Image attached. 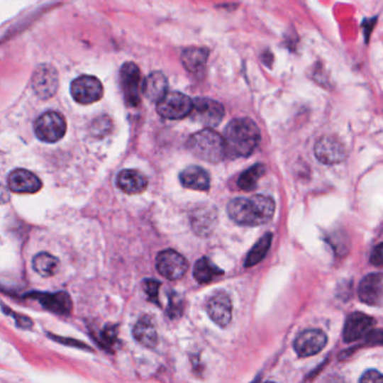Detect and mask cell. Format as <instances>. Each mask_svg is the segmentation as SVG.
<instances>
[{
	"label": "cell",
	"mask_w": 383,
	"mask_h": 383,
	"mask_svg": "<svg viewBox=\"0 0 383 383\" xmlns=\"http://www.w3.org/2000/svg\"><path fill=\"white\" fill-rule=\"evenodd\" d=\"M275 204L267 196H253L251 198H235L227 205L228 216L243 226H261L273 218Z\"/></svg>",
	"instance_id": "obj_1"
},
{
	"label": "cell",
	"mask_w": 383,
	"mask_h": 383,
	"mask_svg": "<svg viewBox=\"0 0 383 383\" xmlns=\"http://www.w3.org/2000/svg\"><path fill=\"white\" fill-rule=\"evenodd\" d=\"M261 135L257 125L252 119H233L225 130L227 157H246L259 145Z\"/></svg>",
	"instance_id": "obj_2"
},
{
	"label": "cell",
	"mask_w": 383,
	"mask_h": 383,
	"mask_svg": "<svg viewBox=\"0 0 383 383\" xmlns=\"http://www.w3.org/2000/svg\"><path fill=\"white\" fill-rule=\"evenodd\" d=\"M187 149L194 157L209 163L221 162L227 157L224 138L211 128L192 134L187 140Z\"/></svg>",
	"instance_id": "obj_3"
},
{
	"label": "cell",
	"mask_w": 383,
	"mask_h": 383,
	"mask_svg": "<svg viewBox=\"0 0 383 383\" xmlns=\"http://www.w3.org/2000/svg\"><path fill=\"white\" fill-rule=\"evenodd\" d=\"M34 132L42 142L55 143L65 135L67 122L63 115L57 111H48L36 119Z\"/></svg>",
	"instance_id": "obj_4"
},
{
	"label": "cell",
	"mask_w": 383,
	"mask_h": 383,
	"mask_svg": "<svg viewBox=\"0 0 383 383\" xmlns=\"http://www.w3.org/2000/svg\"><path fill=\"white\" fill-rule=\"evenodd\" d=\"M157 104L160 116L171 121L189 116L192 111V100L181 92H167Z\"/></svg>",
	"instance_id": "obj_5"
},
{
	"label": "cell",
	"mask_w": 383,
	"mask_h": 383,
	"mask_svg": "<svg viewBox=\"0 0 383 383\" xmlns=\"http://www.w3.org/2000/svg\"><path fill=\"white\" fill-rule=\"evenodd\" d=\"M225 115L224 106L216 100L209 98H197L192 101V111L190 116L196 122L204 126H217L223 121Z\"/></svg>",
	"instance_id": "obj_6"
},
{
	"label": "cell",
	"mask_w": 383,
	"mask_h": 383,
	"mask_svg": "<svg viewBox=\"0 0 383 383\" xmlns=\"http://www.w3.org/2000/svg\"><path fill=\"white\" fill-rule=\"evenodd\" d=\"M104 95L103 84L92 76H82L71 84V96L77 103L90 105L101 99Z\"/></svg>",
	"instance_id": "obj_7"
},
{
	"label": "cell",
	"mask_w": 383,
	"mask_h": 383,
	"mask_svg": "<svg viewBox=\"0 0 383 383\" xmlns=\"http://www.w3.org/2000/svg\"><path fill=\"white\" fill-rule=\"evenodd\" d=\"M188 267V261L173 250H165L157 255V271L167 280H180L186 274Z\"/></svg>",
	"instance_id": "obj_8"
},
{
	"label": "cell",
	"mask_w": 383,
	"mask_h": 383,
	"mask_svg": "<svg viewBox=\"0 0 383 383\" xmlns=\"http://www.w3.org/2000/svg\"><path fill=\"white\" fill-rule=\"evenodd\" d=\"M121 82L126 103L132 107H136L140 104L142 82L140 71L135 63L126 62L123 65L121 69Z\"/></svg>",
	"instance_id": "obj_9"
},
{
	"label": "cell",
	"mask_w": 383,
	"mask_h": 383,
	"mask_svg": "<svg viewBox=\"0 0 383 383\" xmlns=\"http://www.w3.org/2000/svg\"><path fill=\"white\" fill-rule=\"evenodd\" d=\"M327 344V335L321 329H307L298 335L294 343L296 353L301 357L316 355L324 350Z\"/></svg>",
	"instance_id": "obj_10"
},
{
	"label": "cell",
	"mask_w": 383,
	"mask_h": 383,
	"mask_svg": "<svg viewBox=\"0 0 383 383\" xmlns=\"http://www.w3.org/2000/svg\"><path fill=\"white\" fill-rule=\"evenodd\" d=\"M375 321L371 316L363 313H353L346 319L343 338L344 342L352 343L365 338L374 327Z\"/></svg>",
	"instance_id": "obj_11"
},
{
	"label": "cell",
	"mask_w": 383,
	"mask_h": 383,
	"mask_svg": "<svg viewBox=\"0 0 383 383\" xmlns=\"http://www.w3.org/2000/svg\"><path fill=\"white\" fill-rule=\"evenodd\" d=\"M315 155L324 165H338L346 157L345 146L334 136H324L316 143Z\"/></svg>",
	"instance_id": "obj_12"
},
{
	"label": "cell",
	"mask_w": 383,
	"mask_h": 383,
	"mask_svg": "<svg viewBox=\"0 0 383 383\" xmlns=\"http://www.w3.org/2000/svg\"><path fill=\"white\" fill-rule=\"evenodd\" d=\"M207 313L219 327H226L232 321V301L225 292H217L208 300Z\"/></svg>",
	"instance_id": "obj_13"
},
{
	"label": "cell",
	"mask_w": 383,
	"mask_h": 383,
	"mask_svg": "<svg viewBox=\"0 0 383 383\" xmlns=\"http://www.w3.org/2000/svg\"><path fill=\"white\" fill-rule=\"evenodd\" d=\"M32 84L36 95L46 99L52 97L59 86L57 70L50 65H41L34 73Z\"/></svg>",
	"instance_id": "obj_14"
},
{
	"label": "cell",
	"mask_w": 383,
	"mask_h": 383,
	"mask_svg": "<svg viewBox=\"0 0 383 383\" xmlns=\"http://www.w3.org/2000/svg\"><path fill=\"white\" fill-rule=\"evenodd\" d=\"M382 292L383 278L381 273H370L360 282L359 297L367 305H381Z\"/></svg>",
	"instance_id": "obj_15"
},
{
	"label": "cell",
	"mask_w": 383,
	"mask_h": 383,
	"mask_svg": "<svg viewBox=\"0 0 383 383\" xmlns=\"http://www.w3.org/2000/svg\"><path fill=\"white\" fill-rule=\"evenodd\" d=\"M9 187L17 194H35L41 189L42 181L30 171L16 169L9 176Z\"/></svg>",
	"instance_id": "obj_16"
},
{
	"label": "cell",
	"mask_w": 383,
	"mask_h": 383,
	"mask_svg": "<svg viewBox=\"0 0 383 383\" xmlns=\"http://www.w3.org/2000/svg\"><path fill=\"white\" fill-rule=\"evenodd\" d=\"M180 181L182 186L188 189L207 192L211 187V177L207 171L197 165H192L180 173Z\"/></svg>",
	"instance_id": "obj_17"
},
{
	"label": "cell",
	"mask_w": 383,
	"mask_h": 383,
	"mask_svg": "<svg viewBox=\"0 0 383 383\" xmlns=\"http://www.w3.org/2000/svg\"><path fill=\"white\" fill-rule=\"evenodd\" d=\"M142 90L144 96L151 101L159 103L167 94V80L165 74L160 71L152 72L150 76L146 77L143 84H142Z\"/></svg>",
	"instance_id": "obj_18"
},
{
	"label": "cell",
	"mask_w": 383,
	"mask_h": 383,
	"mask_svg": "<svg viewBox=\"0 0 383 383\" xmlns=\"http://www.w3.org/2000/svg\"><path fill=\"white\" fill-rule=\"evenodd\" d=\"M117 186L125 194H136L143 192L148 187V179L136 170H123L117 177Z\"/></svg>",
	"instance_id": "obj_19"
},
{
	"label": "cell",
	"mask_w": 383,
	"mask_h": 383,
	"mask_svg": "<svg viewBox=\"0 0 383 383\" xmlns=\"http://www.w3.org/2000/svg\"><path fill=\"white\" fill-rule=\"evenodd\" d=\"M35 297L40 300L43 307L48 311L60 315L69 313L72 309V301L67 292H60L55 294H38Z\"/></svg>",
	"instance_id": "obj_20"
},
{
	"label": "cell",
	"mask_w": 383,
	"mask_h": 383,
	"mask_svg": "<svg viewBox=\"0 0 383 383\" xmlns=\"http://www.w3.org/2000/svg\"><path fill=\"white\" fill-rule=\"evenodd\" d=\"M133 335L140 344L148 348H154L157 345V333L153 321L149 316H143L136 323Z\"/></svg>",
	"instance_id": "obj_21"
},
{
	"label": "cell",
	"mask_w": 383,
	"mask_h": 383,
	"mask_svg": "<svg viewBox=\"0 0 383 383\" xmlns=\"http://www.w3.org/2000/svg\"><path fill=\"white\" fill-rule=\"evenodd\" d=\"M209 51L205 48H189L181 55L184 68L192 73H199L205 68Z\"/></svg>",
	"instance_id": "obj_22"
},
{
	"label": "cell",
	"mask_w": 383,
	"mask_h": 383,
	"mask_svg": "<svg viewBox=\"0 0 383 383\" xmlns=\"http://www.w3.org/2000/svg\"><path fill=\"white\" fill-rule=\"evenodd\" d=\"M216 213L213 211H194L192 216V228L199 236H208L216 224Z\"/></svg>",
	"instance_id": "obj_23"
},
{
	"label": "cell",
	"mask_w": 383,
	"mask_h": 383,
	"mask_svg": "<svg viewBox=\"0 0 383 383\" xmlns=\"http://www.w3.org/2000/svg\"><path fill=\"white\" fill-rule=\"evenodd\" d=\"M59 260L46 252L38 253L33 259V269L44 278L55 275L59 270Z\"/></svg>",
	"instance_id": "obj_24"
},
{
	"label": "cell",
	"mask_w": 383,
	"mask_h": 383,
	"mask_svg": "<svg viewBox=\"0 0 383 383\" xmlns=\"http://www.w3.org/2000/svg\"><path fill=\"white\" fill-rule=\"evenodd\" d=\"M223 271L216 265L211 263V260L207 257H201L198 260L197 263L194 265V278L199 282V284H208L213 279L223 274Z\"/></svg>",
	"instance_id": "obj_25"
},
{
	"label": "cell",
	"mask_w": 383,
	"mask_h": 383,
	"mask_svg": "<svg viewBox=\"0 0 383 383\" xmlns=\"http://www.w3.org/2000/svg\"><path fill=\"white\" fill-rule=\"evenodd\" d=\"M267 167L262 163H257V165H253L248 170L244 171L240 174V178L238 180V186L240 189L245 190V192H251V190L257 188V181L265 176Z\"/></svg>",
	"instance_id": "obj_26"
},
{
	"label": "cell",
	"mask_w": 383,
	"mask_h": 383,
	"mask_svg": "<svg viewBox=\"0 0 383 383\" xmlns=\"http://www.w3.org/2000/svg\"><path fill=\"white\" fill-rule=\"evenodd\" d=\"M271 243H272V234L267 233V234L263 235L260 238L259 242L252 248L251 251L248 252L245 265H244L245 267H254L265 259L269 248H270Z\"/></svg>",
	"instance_id": "obj_27"
},
{
	"label": "cell",
	"mask_w": 383,
	"mask_h": 383,
	"mask_svg": "<svg viewBox=\"0 0 383 383\" xmlns=\"http://www.w3.org/2000/svg\"><path fill=\"white\" fill-rule=\"evenodd\" d=\"M169 300L170 301H169V307H167V315L173 319L179 318L184 311V301L176 292L170 294Z\"/></svg>",
	"instance_id": "obj_28"
},
{
	"label": "cell",
	"mask_w": 383,
	"mask_h": 383,
	"mask_svg": "<svg viewBox=\"0 0 383 383\" xmlns=\"http://www.w3.org/2000/svg\"><path fill=\"white\" fill-rule=\"evenodd\" d=\"M161 287V282L154 279H146L143 282L144 292L148 294V297L151 301L155 302L159 305V289Z\"/></svg>",
	"instance_id": "obj_29"
},
{
	"label": "cell",
	"mask_w": 383,
	"mask_h": 383,
	"mask_svg": "<svg viewBox=\"0 0 383 383\" xmlns=\"http://www.w3.org/2000/svg\"><path fill=\"white\" fill-rule=\"evenodd\" d=\"M101 340L104 344L107 346L113 345V343L117 340V329L116 327L107 326L101 333Z\"/></svg>",
	"instance_id": "obj_30"
},
{
	"label": "cell",
	"mask_w": 383,
	"mask_h": 383,
	"mask_svg": "<svg viewBox=\"0 0 383 383\" xmlns=\"http://www.w3.org/2000/svg\"><path fill=\"white\" fill-rule=\"evenodd\" d=\"M360 383H383L382 374L377 370H369L362 375Z\"/></svg>",
	"instance_id": "obj_31"
},
{
	"label": "cell",
	"mask_w": 383,
	"mask_h": 383,
	"mask_svg": "<svg viewBox=\"0 0 383 383\" xmlns=\"http://www.w3.org/2000/svg\"><path fill=\"white\" fill-rule=\"evenodd\" d=\"M370 261H371V263H372V265H374L375 267H381V265H382V244H379L377 248H374L372 254H371V259H370Z\"/></svg>",
	"instance_id": "obj_32"
},
{
	"label": "cell",
	"mask_w": 383,
	"mask_h": 383,
	"mask_svg": "<svg viewBox=\"0 0 383 383\" xmlns=\"http://www.w3.org/2000/svg\"><path fill=\"white\" fill-rule=\"evenodd\" d=\"M267 383H273V382H267Z\"/></svg>",
	"instance_id": "obj_33"
}]
</instances>
